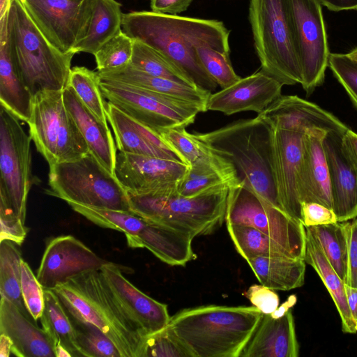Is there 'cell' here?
I'll use <instances>...</instances> for the list:
<instances>
[{"label": "cell", "instance_id": "cell-22", "mask_svg": "<svg viewBox=\"0 0 357 357\" xmlns=\"http://www.w3.org/2000/svg\"><path fill=\"white\" fill-rule=\"evenodd\" d=\"M326 133L324 130L313 128L304 135L299 194L301 203L314 202L333 208L329 171L323 146Z\"/></svg>", "mask_w": 357, "mask_h": 357}, {"label": "cell", "instance_id": "cell-40", "mask_svg": "<svg viewBox=\"0 0 357 357\" xmlns=\"http://www.w3.org/2000/svg\"><path fill=\"white\" fill-rule=\"evenodd\" d=\"M130 64L149 75L196 86L173 63L145 43L133 40Z\"/></svg>", "mask_w": 357, "mask_h": 357}, {"label": "cell", "instance_id": "cell-14", "mask_svg": "<svg viewBox=\"0 0 357 357\" xmlns=\"http://www.w3.org/2000/svg\"><path fill=\"white\" fill-rule=\"evenodd\" d=\"M298 54L301 85L307 94L321 86L328 67L329 47L321 5L317 0H289Z\"/></svg>", "mask_w": 357, "mask_h": 357}, {"label": "cell", "instance_id": "cell-9", "mask_svg": "<svg viewBox=\"0 0 357 357\" xmlns=\"http://www.w3.org/2000/svg\"><path fill=\"white\" fill-rule=\"evenodd\" d=\"M29 135L49 167L89 153L87 144L66 109L63 91H39L32 98Z\"/></svg>", "mask_w": 357, "mask_h": 357}, {"label": "cell", "instance_id": "cell-30", "mask_svg": "<svg viewBox=\"0 0 357 357\" xmlns=\"http://www.w3.org/2000/svg\"><path fill=\"white\" fill-rule=\"evenodd\" d=\"M32 98L9 55L5 14L0 18V103L20 121L28 123Z\"/></svg>", "mask_w": 357, "mask_h": 357}, {"label": "cell", "instance_id": "cell-15", "mask_svg": "<svg viewBox=\"0 0 357 357\" xmlns=\"http://www.w3.org/2000/svg\"><path fill=\"white\" fill-rule=\"evenodd\" d=\"M190 167L181 160L119 151L115 176L127 194H172L178 192Z\"/></svg>", "mask_w": 357, "mask_h": 357}, {"label": "cell", "instance_id": "cell-45", "mask_svg": "<svg viewBox=\"0 0 357 357\" xmlns=\"http://www.w3.org/2000/svg\"><path fill=\"white\" fill-rule=\"evenodd\" d=\"M328 67L357 108V61L347 54L330 53Z\"/></svg>", "mask_w": 357, "mask_h": 357}, {"label": "cell", "instance_id": "cell-4", "mask_svg": "<svg viewBox=\"0 0 357 357\" xmlns=\"http://www.w3.org/2000/svg\"><path fill=\"white\" fill-rule=\"evenodd\" d=\"M52 290L69 314L98 328L121 357H142L146 337L123 311L100 270L82 273Z\"/></svg>", "mask_w": 357, "mask_h": 357}, {"label": "cell", "instance_id": "cell-23", "mask_svg": "<svg viewBox=\"0 0 357 357\" xmlns=\"http://www.w3.org/2000/svg\"><path fill=\"white\" fill-rule=\"evenodd\" d=\"M33 321L11 301L1 297L0 334L10 338L11 354L17 357H56L51 338Z\"/></svg>", "mask_w": 357, "mask_h": 357}, {"label": "cell", "instance_id": "cell-19", "mask_svg": "<svg viewBox=\"0 0 357 357\" xmlns=\"http://www.w3.org/2000/svg\"><path fill=\"white\" fill-rule=\"evenodd\" d=\"M272 128L305 133L313 128L344 134L349 128L332 113L297 96H280L257 116Z\"/></svg>", "mask_w": 357, "mask_h": 357}, {"label": "cell", "instance_id": "cell-2", "mask_svg": "<svg viewBox=\"0 0 357 357\" xmlns=\"http://www.w3.org/2000/svg\"><path fill=\"white\" fill-rule=\"evenodd\" d=\"M261 315L255 306L208 305L179 311L167 326L193 357H239Z\"/></svg>", "mask_w": 357, "mask_h": 357}, {"label": "cell", "instance_id": "cell-11", "mask_svg": "<svg viewBox=\"0 0 357 357\" xmlns=\"http://www.w3.org/2000/svg\"><path fill=\"white\" fill-rule=\"evenodd\" d=\"M100 86L107 102L158 134L186 128L199 112H205L195 103L114 80L100 78Z\"/></svg>", "mask_w": 357, "mask_h": 357}, {"label": "cell", "instance_id": "cell-17", "mask_svg": "<svg viewBox=\"0 0 357 357\" xmlns=\"http://www.w3.org/2000/svg\"><path fill=\"white\" fill-rule=\"evenodd\" d=\"M108 261L71 235L52 239L43 253L36 278L44 289H54L82 273L99 271Z\"/></svg>", "mask_w": 357, "mask_h": 357}, {"label": "cell", "instance_id": "cell-47", "mask_svg": "<svg viewBox=\"0 0 357 357\" xmlns=\"http://www.w3.org/2000/svg\"><path fill=\"white\" fill-rule=\"evenodd\" d=\"M235 184L237 183L218 172H197L189 169L178 185V192L182 196L192 197L215 188Z\"/></svg>", "mask_w": 357, "mask_h": 357}, {"label": "cell", "instance_id": "cell-1", "mask_svg": "<svg viewBox=\"0 0 357 357\" xmlns=\"http://www.w3.org/2000/svg\"><path fill=\"white\" fill-rule=\"evenodd\" d=\"M122 31L155 49L178 68L197 87L213 91L217 83L202 65L196 48L229 53V30L221 21L132 11L123 13Z\"/></svg>", "mask_w": 357, "mask_h": 357}, {"label": "cell", "instance_id": "cell-46", "mask_svg": "<svg viewBox=\"0 0 357 357\" xmlns=\"http://www.w3.org/2000/svg\"><path fill=\"white\" fill-rule=\"evenodd\" d=\"M21 291L26 307L34 319H40L44 307V289L29 264L21 262Z\"/></svg>", "mask_w": 357, "mask_h": 357}, {"label": "cell", "instance_id": "cell-42", "mask_svg": "<svg viewBox=\"0 0 357 357\" xmlns=\"http://www.w3.org/2000/svg\"><path fill=\"white\" fill-rule=\"evenodd\" d=\"M196 52L206 71L222 89L229 87L241 78L233 68L229 53L204 46L197 47Z\"/></svg>", "mask_w": 357, "mask_h": 357}, {"label": "cell", "instance_id": "cell-58", "mask_svg": "<svg viewBox=\"0 0 357 357\" xmlns=\"http://www.w3.org/2000/svg\"><path fill=\"white\" fill-rule=\"evenodd\" d=\"M56 357H72L70 352L60 344L54 347Z\"/></svg>", "mask_w": 357, "mask_h": 357}, {"label": "cell", "instance_id": "cell-50", "mask_svg": "<svg viewBox=\"0 0 357 357\" xmlns=\"http://www.w3.org/2000/svg\"><path fill=\"white\" fill-rule=\"evenodd\" d=\"M344 222L347 238V269L344 283L357 288V218Z\"/></svg>", "mask_w": 357, "mask_h": 357}, {"label": "cell", "instance_id": "cell-21", "mask_svg": "<svg viewBox=\"0 0 357 357\" xmlns=\"http://www.w3.org/2000/svg\"><path fill=\"white\" fill-rule=\"evenodd\" d=\"M344 135L328 132L323 142L329 171L333 208L340 222L357 218V167L343 144Z\"/></svg>", "mask_w": 357, "mask_h": 357}, {"label": "cell", "instance_id": "cell-61", "mask_svg": "<svg viewBox=\"0 0 357 357\" xmlns=\"http://www.w3.org/2000/svg\"><path fill=\"white\" fill-rule=\"evenodd\" d=\"M356 331H357V324H356Z\"/></svg>", "mask_w": 357, "mask_h": 357}, {"label": "cell", "instance_id": "cell-10", "mask_svg": "<svg viewBox=\"0 0 357 357\" xmlns=\"http://www.w3.org/2000/svg\"><path fill=\"white\" fill-rule=\"evenodd\" d=\"M30 135L20 119L0 106V213L12 214L24 223L33 183Z\"/></svg>", "mask_w": 357, "mask_h": 357}, {"label": "cell", "instance_id": "cell-59", "mask_svg": "<svg viewBox=\"0 0 357 357\" xmlns=\"http://www.w3.org/2000/svg\"><path fill=\"white\" fill-rule=\"evenodd\" d=\"M347 54L357 61V47L353 49L351 51H350Z\"/></svg>", "mask_w": 357, "mask_h": 357}, {"label": "cell", "instance_id": "cell-20", "mask_svg": "<svg viewBox=\"0 0 357 357\" xmlns=\"http://www.w3.org/2000/svg\"><path fill=\"white\" fill-rule=\"evenodd\" d=\"M280 82L260 70L214 93H211L206 110L226 115L244 111L258 114L281 96Z\"/></svg>", "mask_w": 357, "mask_h": 357}, {"label": "cell", "instance_id": "cell-35", "mask_svg": "<svg viewBox=\"0 0 357 357\" xmlns=\"http://www.w3.org/2000/svg\"><path fill=\"white\" fill-rule=\"evenodd\" d=\"M17 245L11 241H0V294L33 319L26 307L21 291L22 257Z\"/></svg>", "mask_w": 357, "mask_h": 357}, {"label": "cell", "instance_id": "cell-3", "mask_svg": "<svg viewBox=\"0 0 357 357\" xmlns=\"http://www.w3.org/2000/svg\"><path fill=\"white\" fill-rule=\"evenodd\" d=\"M195 135L232 164L239 183L281 210L272 169L271 128L267 123L257 116Z\"/></svg>", "mask_w": 357, "mask_h": 357}, {"label": "cell", "instance_id": "cell-37", "mask_svg": "<svg viewBox=\"0 0 357 357\" xmlns=\"http://www.w3.org/2000/svg\"><path fill=\"white\" fill-rule=\"evenodd\" d=\"M305 227L319 243L330 264L344 282L347 269V238L344 222Z\"/></svg>", "mask_w": 357, "mask_h": 357}, {"label": "cell", "instance_id": "cell-48", "mask_svg": "<svg viewBox=\"0 0 357 357\" xmlns=\"http://www.w3.org/2000/svg\"><path fill=\"white\" fill-rule=\"evenodd\" d=\"M301 222L304 227L335 223L337 215L333 208L314 202L301 203Z\"/></svg>", "mask_w": 357, "mask_h": 357}, {"label": "cell", "instance_id": "cell-60", "mask_svg": "<svg viewBox=\"0 0 357 357\" xmlns=\"http://www.w3.org/2000/svg\"><path fill=\"white\" fill-rule=\"evenodd\" d=\"M2 2H7V1H9L10 0H1Z\"/></svg>", "mask_w": 357, "mask_h": 357}, {"label": "cell", "instance_id": "cell-8", "mask_svg": "<svg viewBox=\"0 0 357 357\" xmlns=\"http://www.w3.org/2000/svg\"><path fill=\"white\" fill-rule=\"evenodd\" d=\"M46 193L68 203L132 212L127 192L89 153L50 167Z\"/></svg>", "mask_w": 357, "mask_h": 357}, {"label": "cell", "instance_id": "cell-55", "mask_svg": "<svg viewBox=\"0 0 357 357\" xmlns=\"http://www.w3.org/2000/svg\"><path fill=\"white\" fill-rule=\"evenodd\" d=\"M344 291L352 318L357 324V288L344 283Z\"/></svg>", "mask_w": 357, "mask_h": 357}, {"label": "cell", "instance_id": "cell-32", "mask_svg": "<svg viewBox=\"0 0 357 357\" xmlns=\"http://www.w3.org/2000/svg\"><path fill=\"white\" fill-rule=\"evenodd\" d=\"M246 261L259 282L273 290L288 291L304 284V259L287 256L255 257Z\"/></svg>", "mask_w": 357, "mask_h": 357}, {"label": "cell", "instance_id": "cell-13", "mask_svg": "<svg viewBox=\"0 0 357 357\" xmlns=\"http://www.w3.org/2000/svg\"><path fill=\"white\" fill-rule=\"evenodd\" d=\"M45 37L63 53L86 36L96 0H20Z\"/></svg>", "mask_w": 357, "mask_h": 357}, {"label": "cell", "instance_id": "cell-34", "mask_svg": "<svg viewBox=\"0 0 357 357\" xmlns=\"http://www.w3.org/2000/svg\"><path fill=\"white\" fill-rule=\"evenodd\" d=\"M43 328L54 347L60 344L72 356H80L75 344L74 327L70 315L52 289H44V307L40 318Z\"/></svg>", "mask_w": 357, "mask_h": 357}, {"label": "cell", "instance_id": "cell-18", "mask_svg": "<svg viewBox=\"0 0 357 357\" xmlns=\"http://www.w3.org/2000/svg\"><path fill=\"white\" fill-rule=\"evenodd\" d=\"M100 271L123 311L144 337L167 326L171 317L167 305L135 287L123 276L119 265L108 261Z\"/></svg>", "mask_w": 357, "mask_h": 357}, {"label": "cell", "instance_id": "cell-39", "mask_svg": "<svg viewBox=\"0 0 357 357\" xmlns=\"http://www.w3.org/2000/svg\"><path fill=\"white\" fill-rule=\"evenodd\" d=\"M68 84L86 107L100 121L107 125V102L102 93L98 72L84 66H75L70 70Z\"/></svg>", "mask_w": 357, "mask_h": 357}, {"label": "cell", "instance_id": "cell-56", "mask_svg": "<svg viewBox=\"0 0 357 357\" xmlns=\"http://www.w3.org/2000/svg\"><path fill=\"white\" fill-rule=\"evenodd\" d=\"M296 303V296H290L288 299L278 307L273 313L270 314L273 318H279L286 314Z\"/></svg>", "mask_w": 357, "mask_h": 357}, {"label": "cell", "instance_id": "cell-44", "mask_svg": "<svg viewBox=\"0 0 357 357\" xmlns=\"http://www.w3.org/2000/svg\"><path fill=\"white\" fill-rule=\"evenodd\" d=\"M193 357L175 333L166 326L145 337L142 357Z\"/></svg>", "mask_w": 357, "mask_h": 357}, {"label": "cell", "instance_id": "cell-7", "mask_svg": "<svg viewBox=\"0 0 357 357\" xmlns=\"http://www.w3.org/2000/svg\"><path fill=\"white\" fill-rule=\"evenodd\" d=\"M229 187L220 186L192 197L182 196L178 192L128 196L135 214L195 238L213 233L225 220Z\"/></svg>", "mask_w": 357, "mask_h": 357}, {"label": "cell", "instance_id": "cell-26", "mask_svg": "<svg viewBox=\"0 0 357 357\" xmlns=\"http://www.w3.org/2000/svg\"><path fill=\"white\" fill-rule=\"evenodd\" d=\"M63 98L66 109L87 144L89 153L115 176L117 148L108 126L100 121L86 107L68 84L63 91Z\"/></svg>", "mask_w": 357, "mask_h": 357}, {"label": "cell", "instance_id": "cell-27", "mask_svg": "<svg viewBox=\"0 0 357 357\" xmlns=\"http://www.w3.org/2000/svg\"><path fill=\"white\" fill-rule=\"evenodd\" d=\"M167 144L180 159L197 172H218L238 183L232 164L213 150L195 134L186 131L185 127H177L160 132Z\"/></svg>", "mask_w": 357, "mask_h": 357}, {"label": "cell", "instance_id": "cell-43", "mask_svg": "<svg viewBox=\"0 0 357 357\" xmlns=\"http://www.w3.org/2000/svg\"><path fill=\"white\" fill-rule=\"evenodd\" d=\"M132 50L133 40L121 30L94 54L98 71L126 66L131 61Z\"/></svg>", "mask_w": 357, "mask_h": 357}, {"label": "cell", "instance_id": "cell-16", "mask_svg": "<svg viewBox=\"0 0 357 357\" xmlns=\"http://www.w3.org/2000/svg\"><path fill=\"white\" fill-rule=\"evenodd\" d=\"M271 128L272 169L278 201L282 211L301 222L299 184L305 133Z\"/></svg>", "mask_w": 357, "mask_h": 357}, {"label": "cell", "instance_id": "cell-12", "mask_svg": "<svg viewBox=\"0 0 357 357\" xmlns=\"http://www.w3.org/2000/svg\"><path fill=\"white\" fill-rule=\"evenodd\" d=\"M225 221L229 224L252 227L270 236L291 257L304 259L303 225L265 203L241 183L229 187Z\"/></svg>", "mask_w": 357, "mask_h": 357}, {"label": "cell", "instance_id": "cell-5", "mask_svg": "<svg viewBox=\"0 0 357 357\" xmlns=\"http://www.w3.org/2000/svg\"><path fill=\"white\" fill-rule=\"evenodd\" d=\"M6 16L9 55L31 94L43 90L63 91L75 53H63L51 44L20 0H12Z\"/></svg>", "mask_w": 357, "mask_h": 357}, {"label": "cell", "instance_id": "cell-52", "mask_svg": "<svg viewBox=\"0 0 357 357\" xmlns=\"http://www.w3.org/2000/svg\"><path fill=\"white\" fill-rule=\"evenodd\" d=\"M193 0H151V11L169 15H177L185 11Z\"/></svg>", "mask_w": 357, "mask_h": 357}, {"label": "cell", "instance_id": "cell-38", "mask_svg": "<svg viewBox=\"0 0 357 357\" xmlns=\"http://www.w3.org/2000/svg\"><path fill=\"white\" fill-rule=\"evenodd\" d=\"M77 213L93 223L106 229L123 232L127 240L137 235L146 222V219L132 212L68 203Z\"/></svg>", "mask_w": 357, "mask_h": 357}, {"label": "cell", "instance_id": "cell-31", "mask_svg": "<svg viewBox=\"0 0 357 357\" xmlns=\"http://www.w3.org/2000/svg\"><path fill=\"white\" fill-rule=\"evenodd\" d=\"M305 229L304 260L315 270L330 294L340 317L342 331L356 333V324L352 318L347 303L344 282L330 264L319 243L305 227Z\"/></svg>", "mask_w": 357, "mask_h": 357}, {"label": "cell", "instance_id": "cell-25", "mask_svg": "<svg viewBox=\"0 0 357 357\" xmlns=\"http://www.w3.org/2000/svg\"><path fill=\"white\" fill-rule=\"evenodd\" d=\"M299 345L291 310L279 318L262 314L239 357H297Z\"/></svg>", "mask_w": 357, "mask_h": 357}, {"label": "cell", "instance_id": "cell-36", "mask_svg": "<svg viewBox=\"0 0 357 357\" xmlns=\"http://www.w3.org/2000/svg\"><path fill=\"white\" fill-rule=\"evenodd\" d=\"M227 228L236 250L245 260L255 257H293L270 236L252 227L227 223Z\"/></svg>", "mask_w": 357, "mask_h": 357}, {"label": "cell", "instance_id": "cell-41", "mask_svg": "<svg viewBox=\"0 0 357 357\" xmlns=\"http://www.w3.org/2000/svg\"><path fill=\"white\" fill-rule=\"evenodd\" d=\"M69 315L74 327L75 344L80 356L121 357L114 342L98 328Z\"/></svg>", "mask_w": 357, "mask_h": 357}, {"label": "cell", "instance_id": "cell-54", "mask_svg": "<svg viewBox=\"0 0 357 357\" xmlns=\"http://www.w3.org/2000/svg\"><path fill=\"white\" fill-rule=\"evenodd\" d=\"M343 144L357 167V133L349 129L343 135Z\"/></svg>", "mask_w": 357, "mask_h": 357}, {"label": "cell", "instance_id": "cell-33", "mask_svg": "<svg viewBox=\"0 0 357 357\" xmlns=\"http://www.w3.org/2000/svg\"><path fill=\"white\" fill-rule=\"evenodd\" d=\"M116 0H96L89 31L75 52L95 54L108 40L121 31L123 13Z\"/></svg>", "mask_w": 357, "mask_h": 357}, {"label": "cell", "instance_id": "cell-57", "mask_svg": "<svg viewBox=\"0 0 357 357\" xmlns=\"http://www.w3.org/2000/svg\"><path fill=\"white\" fill-rule=\"evenodd\" d=\"M12 346L13 342L10 338L5 334H0V357L10 356Z\"/></svg>", "mask_w": 357, "mask_h": 357}, {"label": "cell", "instance_id": "cell-53", "mask_svg": "<svg viewBox=\"0 0 357 357\" xmlns=\"http://www.w3.org/2000/svg\"><path fill=\"white\" fill-rule=\"evenodd\" d=\"M331 11L357 10V0H317Z\"/></svg>", "mask_w": 357, "mask_h": 357}, {"label": "cell", "instance_id": "cell-24", "mask_svg": "<svg viewBox=\"0 0 357 357\" xmlns=\"http://www.w3.org/2000/svg\"><path fill=\"white\" fill-rule=\"evenodd\" d=\"M107 117L119 151L182 161L160 134L132 119L109 102H107Z\"/></svg>", "mask_w": 357, "mask_h": 357}, {"label": "cell", "instance_id": "cell-28", "mask_svg": "<svg viewBox=\"0 0 357 357\" xmlns=\"http://www.w3.org/2000/svg\"><path fill=\"white\" fill-rule=\"evenodd\" d=\"M194 238L170 226L146 220L137 236L128 240L129 247L145 248L171 266H185L196 258L192 242Z\"/></svg>", "mask_w": 357, "mask_h": 357}, {"label": "cell", "instance_id": "cell-29", "mask_svg": "<svg viewBox=\"0 0 357 357\" xmlns=\"http://www.w3.org/2000/svg\"><path fill=\"white\" fill-rule=\"evenodd\" d=\"M97 72L100 79L123 82L190 102L207 111L206 103L211 93L210 91L149 75L135 68L130 63L120 68Z\"/></svg>", "mask_w": 357, "mask_h": 357}, {"label": "cell", "instance_id": "cell-49", "mask_svg": "<svg viewBox=\"0 0 357 357\" xmlns=\"http://www.w3.org/2000/svg\"><path fill=\"white\" fill-rule=\"evenodd\" d=\"M243 295L262 314H271L279 307L278 295L273 289L261 284L251 285Z\"/></svg>", "mask_w": 357, "mask_h": 357}, {"label": "cell", "instance_id": "cell-6", "mask_svg": "<svg viewBox=\"0 0 357 357\" xmlns=\"http://www.w3.org/2000/svg\"><path fill=\"white\" fill-rule=\"evenodd\" d=\"M248 19L261 70L283 85L301 84L289 0H250Z\"/></svg>", "mask_w": 357, "mask_h": 357}, {"label": "cell", "instance_id": "cell-51", "mask_svg": "<svg viewBox=\"0 0 357 357\" xmlns=\"http://www.w3.org/2000/svg\"><path fill=\"white\" fill-rule=\"evenodd\" d=\"M0 241H11L20 245L27 234L24 223L12 214L0 213Z\"/></svg>", "mask_w": 357, "mask_h": 357}]
</instances>
